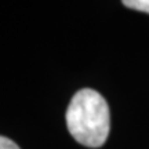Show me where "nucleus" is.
<instances>
[{"label":"nucleus","instance_id":"nucleus-1","mask_svg":"<svg viewBox=\"0 0 149 149\" xmlns=\"http://www.w3.org/2000/svg\"><path fill=\"white\" fill-rule=\"evenodd\" d=\"M66 126L79 144L102 146L111 130V112L105 98L91 88L77 91L66 109Z\"/></svg>","mask_w":149,"mask_h":149},{"label":"nucleus","instance_id":"nucleus-3","mask_svg":"<svg viewBox=\"0 0 149 149\" xmlns=\"http://www.w3.org/2000/svg\"><path fill=\"white\" fill-rule=\"evenodd\" d=\"M0 149H19V146L14 141H11L10 138L0 135Z\"/></svg>","mask_w":149,"mask_h":149},{"label":"nucleus","instance_id":"nucleus-2","mask_svg":"<svg viewBox=\"0 0 149 149\" xmlns=\"http://www.w3.org/2000/svg\"><path fill=\"white\" fill-rule=\"evenodd\" d=\"M123 4L137 11L148 13L149 14V0H122Z\"/></svg>","mask_w":149,"mask_h":149}]
</instances>
